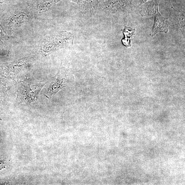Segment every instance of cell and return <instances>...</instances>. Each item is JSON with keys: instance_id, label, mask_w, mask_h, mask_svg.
Wrapping results in <instances>:
<instances>
[{"instance_id": "cell-1", "label": "cell", "mask_w": 185, "mask_h": 185, "mask_svg": "<svg viewBox=\"0 0 185 185\" xmlns=\"http://www.w3.org/2000/svg\"><path fill=\"white\" fill-rule=\"evenodd\" d=\"M153 10L152 15H154L155 20L154 25L150 34L152 36H155L156 34L159 32L167 33L168 31V25L165 23V18L162 16L158 10V5L153 6Z\"/></svg>"}, {"instance_id": "cell-2", "label": "cell", "mask_w": 185, "mask_h": 185, "mask_svg": "<svg viewBox=\"0 0 185 185\" xmlns=\"http://www.w3.org/2000/svg\"><path fill=\"white\" fill-rule=\"evenodd\" d=\"M64 79L62 78L61 74L58 73L54 78L46 91V95L50 98L53 95H55L58 91L65 87Z\"/></svg>"}, {"instance_id": "cell-3", "label": "cell", "mask_w": 185, "mask_h": 185, "mask_svg": "<svg viewBox=\"0 0 185 185\" xmlns=\"http://www.w3.org/2000/svg\"><path fill=\"white\" fill-rule=\"evenodd\" d=\"M135 30L130 27L125 26L123 31L124 38L122 39V43L127 47H130L131 46V41L135 34Z\"/></svg>"}]
</instances>
